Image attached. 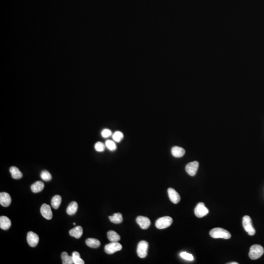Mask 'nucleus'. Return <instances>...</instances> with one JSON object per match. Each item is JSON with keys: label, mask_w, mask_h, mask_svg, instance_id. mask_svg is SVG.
<instances>
[{"label": "nucleus", "mask_w": 264, "mask_h": 264, "mask_svg": "<svg viewBox=\"0 0 264 264\" xmlns=\"http://www.w3.org/2000/svg\"><path fill=\"white\" fill-rule=\"evenodd\" d=\"M11 225V221L8 217L2 216L0 217V227L1 229L7 231L8 230Z\"/></svg>", "instance_id": "14"}, {"label": "nucleus", "mask_w": 264, "mask_h": 264, "mask_svg": "<svg viewBox=\"0 0 264 264\" xmlns=\"http://www.w3.org/2000/svg\"><path fill=\"white\" fill-rule=\"evenodd\" d=\"M209 212V209L205 207L203 203H199L194 210L195 214L198 218H202L205 216Z\"/></svg>", "instance_id": "7"}, {"label": "nucleus", "mask_w": 264, "mask_h": 264, "mask_svg": "<svg viewBox=\"0 0 264 264\" xmlns=\"http://www.w3.org/2000/svg\"><path fill=\"white\" fill-rule=\"evenodd\" d=\"M9 171L11 174L12 177L14 179L16 180H18L22 178L23 177V174L22 172L20 171V170L15 166H12L9 169Z\"/></svg>", "instance_id": "18"}, {"label": "nucleus", "mask_w": 264, "mask_h": 264, "mask_svg": "<svg viewBox=\"0 0 264 264\" xmlns=\"http://www.w3.org/2000/svg\"><path fill=\"white\" fill-rule=\"evenodd\" d=\"M61 259L63 264H74L73 256H69L66 252H63L61 254Z\"/></svg>", "instance_id": "24"}, {"label": "nucleus", "mask_w": 264, "mask_h": 264, "mask_svg": "<svg viewBox=\"0 0 264 264\" xmlns=\"http://www.w3.org/2000/svg\"><path fill=\"white\" fill-rule=\"evenodd\" d=\"M110 221L114 224H121L123 222L122 215L121 213H115L112 216L109 217Z\"/></svg>", "instance_id": "20"}, {"label": "nucleus", "mask_w": 264, "mask_h": 264, "mask_svg": "<svg viewBox=\"0 0 264 264\" xmlns=\"http://www.w3.org/2000/svg\"><path fill=\"white\" fill-rule=\"evenodd\" d=\"M180 256L186 260L188 261H193L194 260V257L193 255L191 254L188 253L187 252H183L180 254Z\"/></svg>", "instance_id": "30"}, {"label": "nucleus", "mask_w": 264, "mask_h": 264, "mask_svg": "<svg viewBox=\"0 0 264 264\" xmlns=\"http://www.w3.org/2000/svg\"><path fill=\"white\" fill-rule=\"evenodd\" d=\"M40 212L42 215L46 220L52 219L53 214L51 207L47 204H44L41 207Z\"/></svg>", "instance_id": "9"}, {"label": "nucleus", "mask_w": 264, "mask_h": 264, "mask_svg": "<svg viewBox=\"0 0 264 264\" xmlns=\"http://www.w3.org/2000/svg\"><path fill=\"white\" fill-rule=\"evenodd\" d=\"M112 133L111 130L108 129H105L101 132V136L104 138H108L112 136Z\"/></svg>", "instance_id": "31"}, {"label": "nucleus", "mask_w": 264, "mask_h": 264, "mask_svg": "<svg viewBox=\"0 0 264 264\" xmlns=\"http://www.w3.org/2000/svg\"><path fill=\"white\" fill-rule=\"evenodd\" d=\"M173 219L169 216H165L159 218L156 222V227L158 229H162L167 228L172 225Z\"/></svg>", "instance_id": "3"}, {"label": "nucleus", "mask_w": 264, "mask_h": 264, "mask_svg": "<svg viewBox=\"0 0 264 264\" xmlns=\"http://www.w3.org/2000/svg\"><path fill=\"white\" fill-rule=\"evenodd\" d=\"M168 196L171 201L175 204H178L181 200V197L178 193L172 188L168 189Z\"/></svg>", "instance_id": "13"}, {"label": "nucleus", "mask_w": 264, "mask_h": 264, "mask_svg": "<svg viewBox=\"0 0 264 264\" xmlns=\"http://www.w3.org/2000/svg\"><path fill=\"white\" fill-rule=\"evenodd\" d=\"M199 165V163L198 161H193V162L188 163L185 167V170L190 176H194L196 174Z\"/></svg>", "instance_id": "10"}, {"label": "nucleus", "mask_w": 264, "mask_h": 264, "mask_svg": "<svg viewBox=\"0 0 264 264\" xmlns=\"http://www.w3.org/2000/svg\"><path fill=\"white\" fill-rule=\"evenodd\" d=\"M11 203V198L9 194L7 192L0 193V204L4 207H7Z\"/></svg>", "instance_id": "12"}, {"label": "nucleus", "mask_w": 264, "mask_h": 264, "mask_svg": "<svg viewBox=\"0 0 264 264\" xmlns=\"http://www.w3.org/2000/svg\"><path fill=\"white\" fill-rule=\"evenodd\" d=\"M95 148L97 152H102L105 150V145L101 142H97L95 144Z\"/></svg>", "instance_id": "29"}, {"label": "nucleus", "mask_w": 264, "mask_h": 264, "mask_svg": "<svg viewBox=\"0 0 264 264\" xmlns=\"http://www.w3.org/2000/svg\"><path fill=\"white\" fill-rule=\"evenodd\" d=\"M122 248V247L121 244L118 243V242H112L105 246L104 249L106 253L112 254L117 251L121 250Z\"/></svg>", "instance_id": "6"}, {"label": "nucleus", "mask_w": 264, "mask_h": 264, "mask_svg": "<svg viewBox=\"0 0 264 264\" xmlns=\"http://www.w3.org/2000/svg\"><path fill=\"white\" fill-rule=\"evenodd\" d=\"M73 263L75 264H84L85 262L80 256V254L77 251H74L72 254Z\"/></svg>", "instance_id": "25"}, {"label": "nucleus", "mask_w": 264, "mask_h": 264, "mask_svg": "<svg viewBox=\"0 0 264 264\" xmlns=\"http://www.w3.org/2000/svg\"><path fill=\"white\" fill-rule=\"evenodd\" d=\"M149 244L148 242L145 241H141L138 244L137 248V253L138 256L141 258H144L147 256V251Z\"/></svg>", "instance_id": "5"}, {"label": "nucleus", "mask_w": 264, "mask_h": 264, "mask_svg": "<svg viewBox=\"0 0 264 264\" xmlns=\"http://www.w3.org/2000/svg\"><path fill=\"white\" fill-rule=\"evenodd\" d=\"M210 235L213 238H222L228 239L231 237L228 231L221 227L213 228L210 231Z\"/></svg>", "instance_id": "1"}, {"label": "nucleus", "mask_w": 264, "mask_h": 264, "mask_svg": "<svg viewBox=\"0 0 264 264\" xmlns=\"http://www.w3.org/2000/svg\"><path fill=\"white\" fill-rule=\"evenodd\" d=\"M41 178L45 181H50L52 178V176L48 171L44 170L41 173Z\"/></svg>", "instance_id": "28"}, {"label": "nucleus", "mask_w": 264, "mask_h": 264, "mask_svg": "<svg viewBox=\"0 0 264 264\" xmlns=\"http://www.w3.org/2000/svg\"><path fill=\"white\" fill-rule=\"evenodd\" d=\"M264 253V249L263 247L259 244H254L250 247L249 257L252 260L257 259L261 257Z\"/></svg>", "instance_id": "2"}, {"label": "nucleus", "mask_w": 264, "mask_h": 264, "mask_svg": "<svg viewBox=\"0 0 264 264\" xmlns=\"http://www.w3.org/2000/svg\"><path fill=\"white\" fill-rule=\"evenodd\" d=\"M229 264H238V263H237V262H231V263H228Z\"/></svg>", "instance_id": "32"}, {"label": "nucleus", "mask_w": 264, "mask_h": 264, "mask_svg": "<svg viewBox=\"0 0 264 264\" xmlns=\"http://www.w3.org/2000/svg\"><path fill=\"white\" fill-rule=\"evenodd\" d=\"M62 202V198L59 195H55L52 198L51 200V206L53 209H57L59 208Z\"/></svg>", "instance_id": "23"}, {"label": "nucleus", "mask_w": 264, "mask_h": 264, "mask_svg": "<svg viewBox=\"0 0 264 264\" xmlns=\"http://www.w3.org/2000/svg\"><path fill=\"white\" fill-rule=\"evenodd\" d=\"M243 226L244 230L249 235L253 236L255 233V230L253 226L252 220L250 217L248 215L244 216L243 218Z\"/></svg>", "instance_id": "4"}, {"label": "nucleus", "mask_w": 264, "mask_h": 264, "mask_svg": "<svg viewBox=\"0 0 264 264\" xmlns=\"http://www.w3.org/2000/svg\"><path fill=\"white\" fill-rule=\"evenodd\" d=\"M137 224L140 226L142 229H146L149 227L151 225L150 219L147 217L142 216H138L136 219Z\"/></svg>", "instance_id": "11"}, {"label": "nucleus", "mask_w": 264, "mask_h": 264, "mask_svg": "<svg viewBox=\"0 0 264 264\" xmlns=\"http://www.w3.org/2000/svg\"><path fill=\"white\" fill-rule=\"evenodd\" d=\"M77 203L76 202H72L68 206L67 213L69 215H73L77 212Z\"/></svg>", "instance_id": "21"}, {"label": "nucleus", "mask_w": 264, "mask_h": 264, "mask_svg": "<svg viewBox=\"0 0 264 264\" xmlns=\"http://www.w3.org/2000/svg\"><path fill=\"white\" fill-rule=\"evenodd\" d=\"M86 244L88 247L92 248H98L100 246V242L95 238H88L86 240Z\"/></svg>", "instance_id": "22"}, {"label": "nucleus", "mask_w": 264, "mask_h": 264, "mask_svg": "<svg viewBox=\"0 0 264 264\" xmlns=\"http://www.w3.org/2000/svg\"><path fill=\"white\" fill-rule=\"evenodd\" d=\"M171 153L172 155L176 158H181L184 156L185 151L182 147L174 146L172 148Z\"/></svg>", "instance_id": "16"}, {"label": "nucleus", "mask_w": 264, "mask_h": 264, "mask_svg": "<svg viewBox=\"0 0 264 264\" xmlns=\"http://www.w3.org/2000/svg\"><path fill=\"white\" fill-rule=\"evenodd\" d=\"M112 138L114 141L117 143H120L124 138V135L122 132L120 131H117L112 134Z\"/></svg>", "instance_id": "26"}, {"label": "nucleus", "mask_w": 264, "mask_h": 264, "mask_svg": "<svg viewBox=\"0 0 264 264\" xmlns=\"http://www.w3.org/2000/svg\"><path fill=\"white\" fill-rule=\"evenodd\" d=\"M44 183L41 181H37L31 186V190L33 193H38L44 189Z\"/></svg>", "instance_id": "17"}, {"label": "nucleus", "mask_w": 264, "mask_h": 264, "mask_svg": "<svg viewBox=\"0 0 264 264\" xmlns=\"http://www.w3.org/2000/svg\"><path fill=\"white\" fill-rule=\"evenodd\" d=\"M107 237L111 242H118L121 240L119 234L113 231H110L107 232Z\"/></svg>", "instance_id": "19"}, {"label": "nucleus", "mask_w": 264, "mask_h": 264, "mask_svg": "<svg viewBox=\"0 0 264 264\" xmlns=\"http://www.w3.org/2000/svg\"><path fill=\"white\" fill-rule=\"evenodd\" d=\"M73 225H75V222H73Z\"/></svg>", "instance_id": "33"}, {"label": "nucleus", "mask_w": 264, "mask_h": 264, "mask_svg": "<svg viewBox=\"0 0 264 264\" xmlns=\"http://www.w3.org/2000/svg\"><path fill=\"white\" fill-rule=\"evenodd\" d=\"M105 145L107 148L111 151H114L117 149V145L114 141L111 140H107L106 141Z\"/></svg>", "instance_id": "27"}, {"label": "nucleus", "mask_w": 264, "mask_h": 264, "mask_svg": "<svg viewBox=\"0 0 264 264\" xmlns=\"http://www.w3.org/2000/svg\"><path fill=\"white\" fill-rule=\"evenodd\" d=\"M27 242L31 247H35L38 244L39 238L37 234L33 232L29 231L27 234Z\"/></svg>", "instance_id": "8"}, {"label": "nucleus", "mask_w": 264, "mask_h": 264, "mask_svg": "<svg viewBox=\"0 0 264 264\" xmlns=\"http://www.w3.org/2000/svg\"><path fill=\"white\" fill-rule=\"evenodd\" d=\"M69 233L71 236L77 239L80 238L83 234L82 227L81 226H77L74 228L70 230Z\"/></svg>", "instance_id": "15"}]
</instances>
